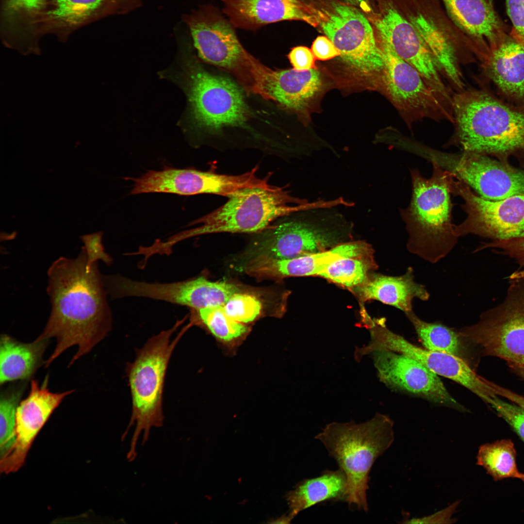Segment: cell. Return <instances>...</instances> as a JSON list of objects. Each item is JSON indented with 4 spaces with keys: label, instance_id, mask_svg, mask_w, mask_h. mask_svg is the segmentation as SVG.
<instances>
[{
    "label": "cell",
    "instance_id": "6da1fadb",
    "mask_svg": "<svg viewBox=\"0 0 524 524\" xmlns=\"http://www.w3.org/2000/svg\"><path fill=\"white\" fill-rule=\"evenodd\" d=\"M47 292L51 311L47 325L36 341L55 337L54 352L45 367L65 350L77 345L71 365L104 338L111 328V315L97 262L87 267L82 246L75 259L61 257L48 271Z\"/></svg>",
    "mask_w": 524,
    "mask_h": 524
},
{
    "label": "cell",
    "instance_id": "7a4b0ae2",
    "mask_svg": "<svg viewBox=\"0 0 524 524\" xmlns=\"http://www.w3.org/2000/svg\"><path fill=\"white\" fill-rule=\"evenodd\" d=\"M456 130L449 143L462 151L493 157L505 164L515 159L524 167V107L481 90L453 97Z\"/></svg>",
    "mask_w": 524,
    "mask_h": 524
},
{
    "label": "cell",
    "instance_id": "3957f363",
    "mask_svg": "<svg viewBox=\"0 0 524 524\" xmlns=\"http://www.w3.org/2000/svg\"><path fill=\"white\" fill-rule=\"evenodd\" d=\"M431 178L411 171L412 195L409 206L400 210L409 238L407 248L411 253L431 263L445 257L458 241L452 222L450 194L454 175L431 161Z\"/></svg>",
    "mask_w": 524,
    "mask_h": 524
},
{
    "label": "cell",
    "instance_id": "277c9868",
    "mask_svg": "<svg viewBox=\"0 0 524 524\" xmlns=\"http://www.w3.org/2000/svg\"><path fill=\"white\" fill-rule=\"evenodd\" d=\"M184 320L178 321L171 328L149 338L142 347L136 350L133 361L126 365L132 407L129 424L121 439H125L131 426H134L127 455L130 461L136 457L140 436L143 434V444L147 441L151 428L163 425V393L167 367L172 353L186 329L183 328L175 339L171 340V338Z\"/></svg>",
    "mask_w": 524,
    "mask_h": 524
},
{
    "label": "cell",
    "instance_id": "5b68a950",
    "mask_svg": "<svg viewBox=\"0 0 524 524\" xmlns=\"http://www.w3.org/2000/svg\"><path fill=\"white\" fill-rule=\"evenodd\" d=\"M315 438L323 443L346 475L345 501L367 511L369 473L376 459L394 441L393 421L388 416L377 413L363 423L333 422Z\"/></svg>",
    "mask_w": 524,
    "mask_h": 524
},
{
    "label": "cell",
    "instance_id": "8992f818",
    "mask_svg": "<svg viewBox=\"0 0 524 524\" xmlns=\"http://www.w3.org/2000/svg\"><path fill=\"white\" fill-rule=\"evenodd\" d=\"M223 205L192 222L198 226L176 235L188 238L216 233H259L280 218L304 211L327 208L329 201L309 202L283 188L254 187L239 190Z\"/></svg>",
    "mask_w": 524,
    "mask_h": 524
},
{
    "label": "cell",
    "instance_id": "52a82bcc",
    "mask_svg": "<svg viewBox=\"0 0 524 524\" xmlns=\"http://www.w3.org/2000/svg\"><path fill=\"white\" fill-rule=\"evenodd\" d=\"M302 212L258 233L249 258L287 259L323 251L337 245L346 232L348 225L337 213L302 214Z\"/></svg>",
    "mask_w": 524,
    "mask_h": 524
},
{
    "label": "cell",
    "instance_id": "ba28073f",
    "mask_svg": "<svg viewBox=\"0 0 524 524\" xmlns=\"http://www.w3.org/2000/svg\"><path fill=\"white\" fill-rule=\"evenodd\" d=\"M504 300L483 312L478 321L462 327L463 340L476 345L482 357L524 364V278L509 280Z\"/></svg>",
    "mask_w": 524,
    "mask_h": 524
},
{
    "label": "cell",
    "instance_id": "9c48e42d",
    "mask_svg": "<svg viewBox=\"0 0 524 524\" xmlns=\"http://www.w3.org/2000/svg\"><path fill=\"white\" fill-rule=\"evenodd\" d=\"M413 25L433 56L442 74L458 89L464 87L458 58L463 52L477 54L473 41L451 19L439 0H393Z\"/></svg>",
    "mask_w": 524,
    "mask_h": 524
},
{
    "label": "cell",
    "instance_id": "30bf717a",
    "mask_svg": "<svg viewBox=\"0 0 524 524\" xmlns=\"http://www.w3.org/2000/svg\"><path fill=\"white\" fill-rule=\"evenodd\" d=\"M184 79L191 117L198 128L210 132L242 127L249 111L243 94L229 78L213 75L186 61Z\"/></svg>",
    "mask_w": 524,
    "mask_h": 524
},
{
    "label": "cell",
    "instance_id": "8fae6325",
    "mask_svg": "<svg viewBox=\"0 0 524 524\" xmlns=\"http://www.w3.org/2000/svg\"><path fill=\"white\" fill-rule=\"evenodd\" d=\"M321 11L319 26L339 51L344 64L360 75L381 78L382 53L371 22L363 13L352 5L339 2Z\"/></svg>",
    "mask_w": 524,
    "mask_h": 524
},
{
    "label": "cell",
    "instance_id": "7c38bea8",
    "mask_svg": "<svg viewBox=\"0 0 524 524\" xmlns=\"http://www.w3.org/2000/svg\"><path fill=\"white\" fill-rule=\"evenodd\" d=\"M384 59L381 81L392 103L408 125L425 118L454 122L453 109L414 67L377 41Z\"/></svg>",
    "mask_w": 524,
    "mask_h": 524
},
{
    "label": "cell",
    "instance_id": "4fadbf2b",
    "mask_svg": "<svg viewBox=\"0 0 524 524\" xmlns=\"http://www.w3.org/2000/svg\"><path fill=\"white\" fill-rule=\"evenodd\" d=\"M451 188L452 194L463 199L461 207L467 214L462 222L455 225L458 237L468 234L493 240L524 237V196L488 200L455 177Z\"/></svg>",
    "mask_w": 524,
    "mask_h": 524
},
{
    "label": "cell",
    "instance_id": "5bb4252c",
    "mask_svg": "<svg viewBox=\"0 0 524 524\" xmlns=\"http://www.w3.org/2000/svg\"><path fill=\"white\" fill-rule=\"evenodd\" d=\"M371 22L377 41L414 67L442 99L452 105L453 97L431 52L393 0H379L378 9Z\"/></svg>",
    "mask_w": 524,
    "mask_h": 524
},
{
    "label": "cell",
    "instance_id": "9a60e30c",
    "mask_svg": "<svg viewBox=\"0 0 524 524\" xmlns=\"http://www.w3.org/2000/svg\"><path fill=\"white\" fill-rule=\"evenodd\" d=\"M258 167L239 175H231L193 169L167 167L160 171L149 170L134 182L131 194L165 193L180 195L214 194L229 197L246 188H270L269 178L257 174Z\"/></svg>",
    "mask_w": 524,
    "mask_h": 524
},
{
    "label": "cell",
    "instance_id": "2e32d148",
    "mask_svg": "<svg viewBox=\"0 0 524 524\" xmlns=\"http://www.w3.org/2000/svg\"><path fill=\"white\" fill-rule=\"evenodd\" d=\"M371 341L363 347L366 354L389 350L412 358L430 370L462 385L489 405L496 394L487 379L479 376L462 359L442 352L423 348L390 330L384 318L375 319L370 328Z\"/></svg>",
    "mask_w": 524,
    "mask_h": 524
},
{
    "label": "cell",
    "instance_id": "e0dca14e",
    "mask_svg": "<svg viewBox=\"0 0 524 524\" xmlns=\"http://www.w3.org/2000/svg\"><path fill=\"white\" fill-rule=\"evenodd\" d=\"M444 169L474 189L481 197L499 200L524 196V170L505 164L487 155L472 152L446 153L436 156Z\"/></svg>",
    "mask_w": 524,
    "mask_h": 524
},
{
    "label": "cell",
    "instance_id": "ac0fdd59",
    "mask_svg": "<svg viewBox=\"0 0 524 524\" xmlns=\"http://www.w3.org/2000/svg\"><path fill=\"white\" fill-rule=\"evenodd\" d=\"M371 354L379 380L388 387L466 411L449 393L438 376L418 361L389 350H376Z\"/></svg>",
    "mask_w": 524,
    "mask_h": 524
},
{
    "label": "cell",
    "instance_id": "d6986e66",
    "mask_svg": "<svg viewBox=\"0 0 524 524\" xmlns=\"http://www.w3.org/2000/svg\"><path fill=\"white\" fill-rule=\"evenodd\" d=\"M48 382V377L41 386L32 380L28 396L19 403L16 414V440L1 457V472H15L22 466L37 433L63 399L74 391L53 393L49 391Z\"/></svg>",
    "mask_w": 524,
    "mask_h": 524
},
{
    "label": "cell",
    "instance_id": "ffe728a7",
    "mask_svg": "<svg viewBox=\"0 0 524 524\" xmlns=\"http://www.w3.org/2000/svg\"><path fill=\"white\" fill-rule=\"evenodd\" d=\"M199 56L211 64L231 69L254 60L240 42L234 27L214 7H208L188 20Z\"/></svg>",
    "mask_w": 524,
    "mask_h": 524
},
{
    "label": "cell",
    "instance_id": "44dd1931",
    "mask_svg": "<svg viewBox=\"0 0 524 524\" xmlns=\"http://www.w3.org/2000/svg\"><path fill=\"white\" fill-rule=\"evenodd\" d=\"M240 291L234 283L212 281L203 276L167 283L130 280L126 286L130 296L163 300L194 310L223 306L232 295Z\"/></svg>",
    "mask_w": 524,
    "mask_h": 524
},
{
    "label": "cell",
    "instance_id": "7402d4cb",
    "mask_svg": "<svg viewBox=\"0 0 524 524\" xmlns=\"http://www.w3.org/2000/svg\"><path fill=\"white\" fill-rule=\"evenodd\" d=\"M370 255H373V250L367 244L362 241L351 242L292 259L253 257L246 263L244 270L249 276L260 279L318 276L332 262L341 258Z\"/></svg>",
    "mask_w": 524,
    "mask_h": 524
},
{
    "label": "cell",
    "instance_id": "603a6c76",
    "mask_svg": "<svg viewBox=\"0 0 524 524\" xmlns=\"http://www.w3.org/2000/svg\"><path fill=\"white\" fill-rule=\"evenodd\" d=\"M223 13L234 27L256 30L281 21L299 20L317 27L321 10L301 0H221Z\"/></svg>",
    "mask_w": 524,
    "mask_h": 524
},
{
    "label": "cell",
    "instance_id": "cb8c5ba5",
    "mask_svg": "<svg viewBox=\"0 0 524 524\" xmlns=\"http://www.w3.org/2000/svg\"><path fill=\"white\" fill-rule=\"evenodd\" d=\"M481 62L486 75L507 102L524 107V43L508 32Z\"/></svg>",
    "mask_w": 524,
    "mask_h": 524
},
{
    "label": "cell",
    "instance_id": "d4e9b609",
    "mask_svg": "<svg viewBox=\"0 0 524 524\" xmlns=\"http://www.w3.org/2000/svg\"><path fill=\"white\" fill-rule=\"evenodd\" d=\"M454 23L485 56L508 33L490 0H442Z\"/></svg>",
    "mask_w": 524,
    "mask_h": 524
},
{
    "label": "cell",
    "instance_id": "484cf974",
    "mask_svg": "<svg viewBox=\"0 0 524 524\" xmlns=\"http://www.w3.org/2000/svg\"><path fill=\"white\" fill-rule=\"evenodd\" d=\"M322 86L317 69L298 71L292 68L267 72L262 89L283 107L301 111L307 107Z\"/></svg>",
    "mask_w": 524,
    "mask_h": 524
},
{
    "label": "cell",
    "instance_id": "4316f807",
    "mask_svg": "<svg viewBox=\"0 0 524 524\" xmlns=\"http://www.w3.org/2000/svg\"><path fill=\"white\" fill-rule=\"evenodd\" d=\"M413 269L409 267L398 276L377 275L359 287L363 300H376L404 313L413 310L414 299L427 301L430 295L425 286L414 280Z\"/></svg>",
    "mask_w": 524,
    "mask_h": 524
},
{
    "label": "cell",
    "instance_id": "83f0119b",
    "mask_svg": "<svg viewBox=\"0 0 524 524\" xmlns=\"http://www.w3.org/2000/svg\"><path fill=\"white\" fill-rule=\"evenodd\" d=\"M49 339L25 344L2 334L0 338V384L30 379L43 364Z\"/></svg>",
    "mask_w": 524,
    "mask_h": 524
},
{
    "label": "cell",
    "instance_id": "f1b7e54d",
    "mask_svg": "<svg viewBox=\"0 0 524 524\" xmlns=\"http://www.w3.org/2000/svg\"><path fill=\"white\" fill-rule=\"evenodd\" d=\"M347 479L339 468L327 470L320 476L299 482L286 495L293 517L301 511L327 500H345Z\"/></svg>",
    "mask_w": 524,
    "mask_h": 524
},
{
    "label": "cell",
    "instance_id": "f546056e",
    "mask_svg": "<svg viewBox=\"0 0 524 524\" xmlns=\"http://www.w3.org/2000/svg\"><path fill=\"white\" fill-rule=\"evenodd\" d=\"M188 326H200L222 345L230 351L236 349L251 331L250 327L229 317L223 306L192 310Z\"/></svg>",
    "mask_w": 524,
    "mask_h": 524
},
{
    "label": "cell",
    "instance_id": "4dcf8cb0",
    "mask_svg": "<svg viewBox=\"0 0 524 524\" xmlns=\"http://www.w3.org/2000/svg\"><path fill=\"white\" fill-rule=\"evenodd\" d=\"M425 348L450 354L461 358L462 338L458 332L438 322L421 319L413 310L405 313Z\"/></svg>",
    "mask_w": 524,
    "mask_h": 524
},
{
    "label": "cell",
    "instance_id": "1f68e13d",
    "mask_svg": "<svg viewBox=\"0 0 524 524\" xmlns=\"http://www.w3.org/2000/svg\"><path fill=\"white\" fill-rule=\"evenodd\" d=\"M516 452L509 439H503L480 446L477 464L482 466L494 480L518 478Z\"/></svg>",
    "mask_w": 524,
    "mask_h": 524
},
{
    "label": "cell",
    "instance_id": "d6a6232c",
    "mask_svg": "<svg viewBox=\"0 0 524 524\" xmlns=\"http://www.w3.org/2000/svg\"><path fill=\"white\" fill-rule=\"evenodd\" d=\"M104 0H52L45 17L51 25L57 28H74L93 16Z\"/></svg>",
    "mask_w": 524,
    "mask_h": 524
},
{
    "label": "cell",
    "instance_id": "836d02e7",
    "mask_svg": "<svg viewBox=\"0 0 524 524\" xmlns=\"http://www.w3.org/2000/svg\"><path fill=\"white\" fill-rule=\"evenodd\" d=\"M376 267L373 255L346 257L332 262L318 276L346 287H359L368 281L369 271Z\"/></svg>",
    "mask_w": 524,
    "mask_h": 524
},
{
    "label": "cell",
    "instance_id": "e575fe53",
    "mask_svg": "<svg viewBox=\"0 0 524 524\" xmlns=\"http://www.w3.org/2000/svg\"><path fill=\"white\" fill-rule=\"evenodd\" d=\"M27 381L9 385L1 391L0 396V448L1 457L16 440V414L20 400L26 388Z\"/></svg>",
    "mask_w": 524,
    "mask_h": 524
},
{
    "label": "cell",
    "instance_id": "d590c367",
    "mask_svg": "<svg viewBox=\"0 0 524 524\" xmlns=\"http://www.w3.org/2000/svg\"><path fill=\"white\" fill-rule=\"evenodd\" d=\"M223 307L229 317L246 325L259 317L262 305L255 295L241 291L232 295Z\"/></svg>",
    "mask_w": 524,
    "mask_h": 524
},
{
    "label": "cell",
    "instance_id": "8d00e7d4",
    "mask_svg": "<svg viewBox=\"0 0 524 524\" xmlns=\"http://www.w3.org/2000/svg\"><path fill=\"white\" fill-rule=\"evenodd\" d=\"M486 248L492 249L514 259L519 268L509 277V280L524 278V237L506 240H493L485 244Z\"/></svg>",
    "mask_w": 524,
    "mask_h": 524
},
{
    "label": "cell",
    "instance_id": "74e56055",
    "mask_svg": "<svg viewBox=\"0 0 524 524\" xmlns=\"http://www.w3.org/2000/svg\"><path fill=\"white\" fill-rule=\"evenodd\" d=\"M489 405L524 442V409L515 403L510 404L502 400L497 395L492 397Z\"/></svg>",
    "mask_w": 524,
    "mask_h": 524
},
{
    "label": "cell",
    "instance_id": "f35d334b",
    "mask_svg": "<svg viewBox=\"0 0 524 524\" xmlns=\"http://www.w3.org/2000/svg\"><path fill=\"white\" fill-rule=\"evenodd\" d=\"M87 257V266L90 268L98 260L110 264L112 260L105 252L102 243V232H97L85 234L81 237Z\"/></svg>",
    "mask_w": 524,
    "mask_h": 524
},
{
    "label": "cell",
    "instance_id": "ab89813d",
    "mask_svg": "<svg viewBox=\"0 0 524 524\" xmlns=\"http://www.w3.org/2000/svg\"><path fill=\"white\" fill-rule=\"evenodd\" d=\"M48 0H4V10L10 17L32 16L44 9Z\"/></svg>",
    "mask_w": 524,
    "mask_h": 524
},
{
    "label": "cell",
    "instance_id": "60d3db41",
    "mask_svg": "<svg viewBox=\"0 0 524 524\" xmlns=\"http://www.w3.org/2000/svg\"><path fill=\"white\" fill-rule=\"evenodd\" d=\"M506 4L512 24L511 32L524 43V0H506Z\"/></svg>",
    "mask_w": 524,
    "mask_h": 524
},
{
    "label": "cell",
    "instance_id": "b9f144b4",
    "mask_svg": "<svg viewBox=\"0 0 524 524\" xmlns=\"http://www.w3.org/2000/svg\"><path fill=\"white\" fill-rule=\"evenodd\" d=\"M287 57L295 70L304 71L315 67V58L311 49L307 47L299 46L293 48Z\"/></svg>",
    "mask_w": 524,
    "mask_h": 524
},
{
    "label": "cell",
    "instance_id": "7bdbcfd3",
    "mask_svg": "<svg viewBox=\"0 0 524 524\" xmlns=\"http://www.w3.org/2000/svg\"><path fill=\"white\" fill-rule=\"evenodd\" d=\"M460 503L457 500L447 507L431 515L419 518L404 520V524H453L457 519L452 518Z\"/></svg>",
    "mask_w": 524,
    "mask_h": 524
},
{
    "label": "cell",
    "instance_id": "ee69618b",
    "mask_svg": "<svg viewBox=\"0 0 524 524\" xmlns=\"http://www.w3.org/2000/svg\"><path fill=\"white\" fill-rule=\"evenodd\" d=\"M311 50L315 59L321 61L330 60L340 55L339 51L326 35L317 37L312 44Z\"/></svg>",
    "mask_w": 524,
    "mask_h": 524
},
{
    "label": "cell",
    "instance_id": "f6af8a7d",
    "mask_svg": "<svg viewBox=\"0 0 524 524\" xmlns=\"http://www.w3.org/2000/svg\"><path fill=\"white\" fill-rule=\"evenodd\" d=\"M348 4L352 5L356 7L361 8L366 11H370L371 7L367 2V0H344Z\"/></svg>",
    "mask_w": 524,
    "mask_h": 524
},
{
    "label": "cell",
    "instance_id": "bcb514c9",
    "mask_svg": "<svg viewBox=\"0 0 524 524\" xmlns=\"http://www.w3.org/2000/svg\"><path fill=\"white\" fill-rule=\"evenodd\" d=\"M511 371L524 380V364L507 363Z\"/></svg>",
    "mask_w": 524,
    "mask_h": 524
},
{
    "label": "cell",
    "instance_id": "7dc6e473",
    "mask_svg": "<svg viewBox=\"0 0 524 524\" xmlns=\"http://www.w3.org/2000/svg\"><path fill=\"white\" fill-rule=\"evenodd\" d=\"M293 519V517L289 514L288 515H284L269 523L272 524H288L290 523Z\"/></svg>",
    "mask_w": 524,
    "mask_h": 524
},
{
    "label": "cell",
    "instance_id": "c3c4849f",
    "mask_svg": "<svg viewBox=\"0 0 524 524\" xmlns=\"http://www.w3.org/2000/svg\"><path fill=\"white\" fill-rule=\"evenodd\" d=\"M517 478L521 479L524 482V474L520 473Z\"/></svg>",
    "mask_w": 524,
    "mask_h": 524
}]
</instances>
